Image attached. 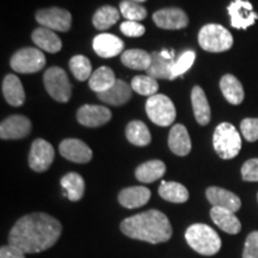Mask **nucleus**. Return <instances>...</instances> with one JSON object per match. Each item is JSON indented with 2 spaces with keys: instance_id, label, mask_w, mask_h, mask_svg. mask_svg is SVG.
Masks as SVG:
<instances>
[{
  "instance_id": "nucleus-1",
  "label": "nucleus",
  "mask_w": 258,
  "mask_h": 258,
  "mask_svg": "<svg viewBox=\"0 0 258 258\" xmlns=\"http://www.w3.org/2000/svg\"><path fill=\"white\" fill-rule=\"evenodd\" d=\"M62 226L46 213H32L16 222L9 234V245L24 253H37L53 246L60 238Z\"/></svg>"
},
{
  "instance_id": "nucleus-2",
  "label": "nucleus",
  "mask_w": 258,
  "mask_h": 258,
  "mask_svg": "<svg viewBox=\"0 0 258 258\" xmlns=\"http://www.w3.org/2000/svg\"><path fill=\"white\" fill-rule=\"evenodd\" d=\"M122 233L132 239L159 244L167 241L172 235V227L164 213L157 209L140 213L121 222Z\"/></svg>"
},
{
  "instance_id": "nucleus-3",
  "label": "nucleus",
  "mask_w": 258,
  "mask_h": 258,
  "mask_svg": "<svg viewBox=\"0 0 258 258\" xmlns=\"http://www.w3.org/2000/svg\"><path fill=\"white\" fill-rule=\"evenodd\" d=\"M186 243L192 250L203 256H213L221 249V239L211 226L194 224L186 228Z\"/></svg>"
},
{
  "instance_id": "nucleus-4",
  "label": "nucleus",
  "mask_w": 258,
  "mask_h": 258,
  "mask_svg": "<svg viewBox=\"0 0 258 258\" xmlns=\"http://www.w3.org/2000/svg\"><path fill=\"white\" fill-rule=\"evenodd\" d=\"M213 146L221 159H233L241 148V138L233 124L220 123L215 128L213 135Z\"/></svg>"
},
{
  "instance_id": "nucleus-5",
  "label": "nucleus",
  "mask_w": 258,
  "mask_h": 258,
  "mask_svg": "<svg viewBox=\"0 0 258 258\" xmlns=\"http://www.w3.org/2000/svg\"><path fill=\"white\" fill-rule=\"evenodd\" d=\"M199 44L209 53H222L233 46V36L220 24H207L199 32Z\"/></svg>"
},
{
  "instance_id": "nucleus-6",
  "label": "nucleus",
  "mask_w": 258,
  "mask_h": 258,
  "mask_svg": "<svg viewBox=\"0 0 258 258\" xmlns=\"http://www.w3.org/2000/svg\"><path fill=\"white\" fill-rule=\"evenodd\" d=\"M146 112L150 120L160 127L172 124L176 118V108L172 101L165 95H154L148 97Z\"/></svg>"
},
{
  "instance_id": "nucleus-7",
  "label": "nucleus",
  "mask_w": 258,
  "mask_h": 258,
  "mask_svg": "<svg viewBox=\"0 0 258 258\" xmlns=\"http://www.w3.org/2000/svg\"><path fill=\"white\" fill-rule=\"evenodd\" d=\"M44 88L51 98L57 102L66 103L72 96V86L67 73L60 67H50L43 76Z\"/></svg>"
},
{
  "instance_id": "nucleus-8",
  "label": "nucleus",
  "mask_w": 258,
  "mask_h": 258,
  "mask_svg": "<svg viewBox=\"0 0 258 258\" xmlns=\"http://www.w3.org/2000/svg\"><path fill=\"white\" fill-rule=\"evenodd\" d=\"M11 69L18 73H36L46 64V56L36 48H23L11 57Z\"/></svg>"
},
{
  "instance_id": "nucleus-9",
  "label": "nucleus",
  "mask_w": 258,
  "mask_h": 258,
  "mask_svg": "<svg viewBox=\"0 0 258 258\" xmlns=\"http://www.w3.org/2000/svg\"><path fill=\"white\" fill-rule=\"evenodd\" d=\"M36 21L44 28L56 31H69L72 25V15L60 8L42 9L36 12Z\"/></svg>"
},
{
  "instance_id": "nucleus-10",
  "label": "nucleus",
  "mask_w": 258,
  "mask_h": 258,
  "mask_svg": "<svg viewBox=\"0 0 258 258\" xmlns=\"http://www.w3.org/2000/svg\"><path fill=\"white\" fill-rule=\"evenodd\" d=\"M55 152L48 141L43 139H36L31 145L29 153V166L36 172H44L53 164Z\"/></svg>"
},
{
  "instance_id": "nucleus-11",
  "label": "nucleus",
  "mask_w": 258,
  "mask_h": 258,
  "mask_svg": "<svg viewBox=\"0 0 258 258\" xmlns=\"http://www.w3.org/2000/svg\"><path fill=\"white\" fill-rule=\"evenodd\" d=\"M227 11L231 17V25L235 29H247L258 19L252 4L247 0H233L228 5Z\"/></svg>"
},
{
  "instance_id": "nucleus-12",
  "label": "nucleus",
  "mask_w": 258,
  "mask_h": 258,
  "mask_svg": "<svg viewBox=\"0 0 258 258\" xmlns=\"http://www.w3.org/2000/svg\"><path fill=\"white\" fill-rule=\"evenodd\" d=\"M153 21L158 27L166 30H178L189 23L188 16L183 10L177 8L161 9L153 14Z\"/></svg>"
},
{
  "instance_id": "nucleus-13",
  "label": "nucleus",
  "mask_w": 258,
  "mask_h": 258,
  "mask_svg": "<svg viewBox=\"0 0 258 258\" xmlns=\"http://www.w3.org/2000/svg\"><path fill=\"white\" fill-rule=\"evenodd\" d=\"M60 154L73 163L85 164L92 159V151L79 139H64L59 146Z\"/></svg>"
},
{
  "instance_id": "nucleus-14",
  "label": "nucleus",
  "mask_w": 258,
  "mask_h": 258,
  "mask_svg": "<svg viewBox=\"0 0 258 258\" xmlns=\"http://www.w3.org/2000/svg\"><path fill=\"white\" fill-rule=\"evenodd\" d=\"M31 132V122L23 115H12L0 124V138L3 140L22 139Z\"/></svg>"
},
{
  "instance_id": "nucleus-15",
  "label": "nucleus",
  "mask_w": 258,
  "mask_h": 258,
  "mask_svg": "<svg viewBox=\"0 0 258 258\" xmlns=\"http://www.w3.org/2000/svg\"><path fill=\"white\" fill-rule=\"evenodd\" d=\"M111 111L102 105L85 104L77 112V120L85 127H101L110 121Z\"/></svg>"
},
{
  "instance_id": "nucleus-16",
  "label": "nucleus",
  "mask_w": 258,
  "mask_h": 258,
  "mask_svg": "<svg viewBox=\"0 0 258 258\" xmlns=\"http://www.w3.org/2000/svg\"><path fill=\"white\" fill-rule=\"evenodd\" d=\"M208 201L213 207L225 208L232 212H238L241 207V201L237 195L219 186H209L206 191Z\"/></svg>"
},
{
  "instance_id": "nucleus-17",
  "label": "nucleus",
  "mask_w": 258,
  "mask_h": 258,
  "mask_svg": "<svg viewBox=\"0 0 258 258\" xmlns=\"http://www.w3.org/2000/svg\"><path fill=\"white\" fill-rule=\"evenodd\" d=\"M93 50L101 57H114L123 50V41L112 34H101L93 38Z\"/></svg>"
},
{
  "instance_id": "nucleus-18",
  "label": "nucleus",
  "mask_w": 258,
  "mask_h": 258,
  "mask_svg": "<svg viewBox=\"0 0 258 258\" xmlns=\"http://www.w3.org/2000/svg\"><path fill=\"white\" fill-rule=\"evenodd\" d=\"M132 93H133L132 86L124 80L117 79L110 89L104 92L97 93V97L106 104L118 106L125 104L132 98Z\"/></svg>"
},
{
  "instance_id": "nucleus-19",
  "label": "nucleus",
  "mask_w": 258,
  "mask_h": 258,
  "mask_svg": "<svg viewBox=\"0 0 258 258\" xmlns=\"http://www.w3.org/2000/svg\"><path fill=\"white\" fill-rule=\"evenodd\" d=\"M211 218L213 222L228 234H237L241 230L239 219L235 217V213L225 208L213 207L211 209Z\"/></svg>"
},
{
  "instance_id": "nucleus-20",
  "label": "nucleus",
  "mask_w": 258,
  "mask_h": 258,
  "mask_svg": "<svg viewBox=\"0 0 258 258\" xmlns=\"http://www.w3.org/2000/svg\"><path fill=\"white\" fill-rule=\"evenodd\" d=\"M169 147L172 153L179 157L188 156L191 151V140L183 124H175L169 134Z\"/></svg>"
},
{
  "instance_id": "nucleus-21",
  "label": "nucleus",
  "mask_w": 258,
  "mask_h": 258,
  "mask_svg": "<svg viewBox=\"0 0 258 258\" xmlns=\"http://www.w3.org/2000/svg\"><path fill=\"white\" fill-rule=\"evenodd\" d=\"M151 199L150 189L145 186H129L122 190L118 195V202L124 208L134 209L143 207Z\"/></svg>"
},
{
  "instance_id": "nucleus-22",
  "label": "nucleus",
  "mask_w": 258,
  "mask_h": 258,
  "mask_svg": "<svg viewBox=\"0 0 258 258\" xmlns=\"http://www.w3.org/2000/svg\"><path fill=\"white\" fill-rule=\"evenodd\" d=\"M31 38L40 49H43L48 53H57L62 48V42L59 36L48 28H37L32 32Z\"/></svg>"
},
{
  "instance_id": "nucleus-23",
  "label": "nucleus",
  "mask_w": 258,
  "mask_h": 258,
  "mask_svg": "<svg viewBox=\"0 0 258 258\" xmlns=\"http://www.w3.org/2000/svg\"><path fill=\"white\" fill-rule=\"evenodd\" d=\"M3 95L12 106H21L25 101V92L21 80L15 74H9L3 82Z\"/></svg>"
},
{
  "instance_id": "nucleus-24",
  "label": "nucleus",
  "mask_w": 258,
  "mask_h": 258,
  "mask_svg": "<svg viewBox=\"0 0 258 258\" xmlns=\"http://www.w3.org/2000/svg\"><path fill=\"white\" fill-rule=\"evenodd\" d=\"M151 56H152V62L147 70L148 76L154 79L172 80V67L176 60L173 57H165L158 51L151 53Z\"/></svg>"
},
{
  "instance_id": "nucleus-25",
  "label": "nucleus",
  "mask_w": 258,
  "mask_h": 258,
  "mask_svg": "<svg viewBox=\"0 0 258 258\" xmlns=\"http://www.w3.org/2000/svg\"><path fill=\"white\" fill-rule=\"evenodd\" d=\"M191 104L196 121L201 125H207L211 121V106H209L207 96L200 86L192 88Z\"/></svg>"
},
{
  "instance_id": "nucleus-26",
  "label": "nucleus",
  "mask_w": 258,
  "mask_h": 258,
  "mask_svg": "<svg viewBox=\"0 0 258 258\" xmlns=\"http://www.w3.org/2000/svg\"><path fill=\"white\" fill-rule=\"evenodd\" d=\"M220 90L226 101L233 105L240 104L244 101V89L241 83L232 74H225L220 80Z\"/></svg>"
},
{
  "instance_id": "nucleus-27",
  "label": "nucleus",
  "mask_w": 258,
  "mask_h": 258,
  "mask_svg": "<svg viewBox=\"0 0 258 258\" xmlns=\"http://www.w3.org/2000/svg\"><path fill=\"white\" fill-rule=\"evenodd\" d=\"M166 171L165 164L161 160H150L141 164L135 171L137 178L143 183H153L161 178Z\"/></svg>"
},
{
  "instance_id": "nucleus-28",
  "label": "nucleus",
  "mask_w": 258,
  "mask_h": 258,
  "mask_svg": "<svg viewBox=\"0 0 258 258\" xmlns=\"http://www.w3.org/2000/svg\"><path fill=\"white\" fill-rule=\"evenodd\" d=\"M61 186L64 189V196L71 201H79L85 191V182L79 173L70 172L64 175L60 180Z\"/></svg>"
},
{
  "instance_id": "nucleus-29",
  "label": "nucleus",
  "mask_w": 258,
  "mask_h": 258,
  "mask_svg": "<svg viewBox=\"0 0 258 258\" xmlns=\"http://www.w3.org/2000/svg\"><path fill=\"white\" fill-rule=\"evenodd\" d=\"M116 80L117 79H116L115 73L112 72V70L106 66H103L99 67L98 70H96L92 73V76L90 77L89 86L92 91L97 93L104 92L114 85Z\"/></svg>"
},
{
  "instance_id": "nucleus-30",
  "label": "nucleus",
  "mask_w": 258,
  "mask_h": 258,
  "mask_svg": "<svg viewBox=\"0 0 258 258\" xmlns=\"http://www.w3.org/2000/svg\"><path fill=\"white\" fill-rule=\"evenodd\" d=\"M121 61L128 69L147 71L152 62V56L143 49H129L122 53Z\"/></svg>"
},
{
  "instance_id": "nucleus-31",
  "label": "nucleus",
  "mask_w": 258,
  "mask_h": 258,
  "mask_svg": "<svg viewBox=\"0 0 258 258\" xmlns=\"http://www.w3.org/2000/svg\"><path fill=\"white\" fill-rule=\"evenodd\" d=\"M159 195L161 199L172 203H184L189 199V191L184 185L177 182H165V180H163L159 186Z\"/></svg>"
},
{
  "instance_id": "nucleus-32",
  "label": "nucleus",
  "mask_w": 258,
  "mask_h": 258,
  "mask_svg": "<svg viewBox=\"0 0 258 258\" xmlns=\"http://www.w3.org/2000/svg\"><path fill=\"white\" fill-rule=\"evenodd\" d=\"M125 137L135 146H147L151 143V133L147 125L141 121H132L125 128Z\"/></svg>"
},
{
  "instance_id": "nucleus-33",
  "label": "nucleus",
  "mask_w": 258,
  "mask_h": 258,
  "mask_svg": "<svg viewBox=\"0 0 258 258\" xmlns=\"http://www.w3.org/2000/svg\"><path fill=\"white\" fill-rule=\"evenodd\" d=\"M118 19H120V11L114 6L105 5L97 10L96 14L93 15L92 23L98 30H106L117 23Z\"/></svg>"
},
{
  "instance_id": "nucleus-34",
  "label": "nucleus",
  "mask_w": 258,
  "mask_h": 258,
  "mask_svg": "<svg viewBox=\"0 0 258 258\" xmlns=\"http://www.w3.org/2000/svg\"><path fill=\"white\" fill-rule=\"evenodd\" d=\"M133 91L138 92L139 95L152 97L157 95L158 90H159V84L157 79L152 78L150 76H138L134 77L131 83Z\"/></svg>"
},
{
  "instance_id": "nucleus-35",
  "label": "nucleus",
  "mask_w": 258,
  "mask_h": 258,
  "mask_svg": "<svg viewBox=\"0 0 258 258\" xmlns=\"http://www.w3.org/2000/svg\"><path fill=\"white\" fill-rule=\"evenodd\" d=\"M70 69L76 79L84 82L92 76V66L90 60L84 55H76L70 60Z\"/></svg>"
},
{
  "instance_id": "nucleus-36",
  "label": "nucleus",
  "mask_w": 258,
  "mask_h": 258,
  "mask_svg": "<svg viewBox=\"0 0 258 258\" xmlns=\"http://www.w3.org/2000/svg\"><path fill=\"white\" fill-rule=\"evenodd\" d=\"M121 15L127 19V21L140 22L146 18L147 11L144 6H141L139 3H135L133 0H122L120 4Z\"/></svg>"
},
{
  "instance_id": "nucleus-37",
  "label": "nucleus",
  "mask_w": 258,
  "mask_h": 258,
  "mask_svg": "<svg viewBox=\"0 0 258 258\" xmlns=\"http://www.w3.org/2000/svg\"><path fill=\"white\" fill-rule=\"evenodd\" d=\"M196 54L192 50H186L180 55L178 59L175 61L172 67V79L177 78V77L184 74L186 71L190 70V67L192 66L194 61H195Z\"/></svg>"
},
{
  "instance_id": "nucleus-38",
  "label": "nucleus",
  "mask_w": 258,
  "mask_h": 258,
  "mask_svg": "<svg viewBox=\"0 0 258 258\" xmlns=\"http://www.w3.org/2000/svg\"><path fill=\"white\" fill-rule=\"evenodd\" d=\"M240 131L245 140L254 143L258 140V118H245L240 123Z\"/></svg>"
},
{
  "instance_id": "nucleus-39",
  "label": "nucleus",
  "mask_w": 258,
  "mask_h": 258,
  "mask_svg": "<svg viewBox=\"0 0 258 258\" xmlns=\"http://www.w3.org/2000/svg\"><path fill=\"white\" fill-rule=\"evenodd\" d=\"M241 177L246 182H258V158L245 161L241 166Z\"/></svg>"
},
{
  "instance_id": "nucleus-40",
  "label": "nucleus",
  "mask_w": 258,
  "mask_h": 258,
  "mask_svg": "<svg viewBox=\"0 0 258 258\" xmlns=\"http://www.w3.org/2000/svg\"><path fill=\"white\" fill-rule=\"evenodd\" d=\"M243 258H258V231L247 235L244 245Z\"/></svg>"
},
{
  "instance_id": "nucleus-41",
  "label": "nucleus",
  "mask_w": 258,
  "mask_h": 258,
  "mask_svg": "<svg viewBox=\"0 0 258 258\" xmlns=\"http://www.w3.org/2000/svg\"><path fill=\"white\" fill-rule=\"evenodd\" d=\"M121 31L123 32L125 36L129 37H140L145 34V27L139 22L134 21H125L121 24Z\"/></svg>"
},
{
  "instance_id": "nucleus-42",
  "label": "nucleus",
  "mask_w": 258,
  "mask_h": 258,
  "mask_svg": "<svg viewBox=\"0 0 258 258\" xmlns=\"http://www.w3.org/2000/svg\"><path fill=\"white\" fill-rule=\"evenodd\" d=\"M0 258H25V253L12 245H5L0 249Z\"/></svg>"
},
{
  "instance_id": "nucleus-43",
  "label": "nucleus",
  "mask_w": 258,
  "mask_h": 258,
  "mask_svg": "<svg viewBox=\"0 0 258 258\" xmlns=\"http://www.w3.org/2000/svg\"><path fill=\"white\" fill-rule=\"evenodd\" d=\"M133 2H135V3H139V4H140V3L146 2V0H133Z\"/></svg>"
},
{
  "instance_id": "nucleus-44",
  "label": "nucleus",
  "mask_w": 258,
  "mask_h": 258,
  "mask_svg": "<svg viewBox=\"0 0 258 258\" xmlns=\"http://www.w3.org/2000/svg\"><path fill=\"white\" fill-rule=\"evenodd\" d=\"M257 200H258V194H257Z\"/></svg>"
}]
</instances>
